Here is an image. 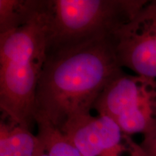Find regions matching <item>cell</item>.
Instances as JSON below:
<instances>
[{"instance_id": "obj_1", "label": "cell", "mask_w": 156, "mask_h": 156, "mask_svg": "<svg viewBox=\"0 0 156 156\" xmlns=\"http://www.w3.org/2000/svg\"><path fill=\"white\" fill-rule=\"evenodd\" d=\"M113 36L46 58L37 85L36 117L60 129L71 119L90 114L105 87L122 72Z\"/></svg>"}, {"instance_id": "obj_2", "label": "cell", "mask_w": 156, "mask_h": 156, "mask_svg": "<svg viewBox=\"0 0 156 156\" xmlns=\"http://www.w3.org/2000/svg\"><path fill=\"white\" fill-rule=\"evenodd\" d=\"M148 1L41 0L45 23L46 56L111 38Z\"/></svg>"}, {"instance_id": "obj_3", "label": "cell", "mask_w": 156, "mask_h": 156, "mask_svg": "<svg viewBox=\"0 0 156 156\" xmlns=\"http://www.w3.org/2000/svg\"><path fill=\"white\" fill-rule=\"evenodd\" d=\"M45 24L39 7L28 23L0 34V109L30 128L36 90L46 61Z\"/></svg>"}, {"instance_id": "obj_4", "label": "cell", "mask_w": 156, "mask_h": 156, "mask_svg": "<svg viewBox=\"0 0 156 156\" xmlns=\"http://www.w3.org/2000/svg\"><path fill=\"white\" fill-rule=\"evenodd\" d=\"M93 109L129 135L151 133L156 129V79L122 71L105 87Z\"/></svg>"}, {"instance_id": "obj_5", "label": "cell", "mask_w": 156, "mask_h": 156, "mask_svg": "<svg viewBox=\"0 0 156 156\" xmlns=\"http://www.w3.org/2000/svg\"><path fill=\"white\" fill-rule=\"evenodd\" d=\"M59 129L83 156H149L108 116H76Z\"/></svg>"}, {"instance_id": "obj_6", "label": "cell", "mask_w": 156, "mask_h": 156, "mask_svg": "<svg viewBox=\"0 0 156 156\" xmlns=\"http://www.w3.org/2000/svg\"><path fill=\"white\" fill-rule=\"evenodd\" d=\"M121 67L137 75L156 78V0L147 2L113 36Z\"/></svg>"}, {"instance_id": "obj_7", "label": "cell", "mask_w": 156, "mask_h": 156, "mask_svg": "<svg viewBox=\"0 0 156 156\" xmlns=\"http://www.w3.org/2000/svg\"><path fill=\"white\" fill-rule=\"evenodd\" d=\"M38 136L30 127L5 113L0 119V156H36L40 149Z\"/></svg>"}, {"instance_id": "obj_8", "label": "cell", "mask_w": 156, "mask_h": 156, "mask_svg": "<svg viewBox=\"0 0 156 156\" xmlns=\"http://www.w3.org/2000/svg\"><path fill=\"white\" fill-rule=\"evenodd\" d=\"M36 123L41 142L36 156H83L59 129L46 119L36 116Z\"/></svg>"}, {"instance_id": "obj_9", "label": "cell", "mask_w": 156, "mask_h": 156, "mask_svg": "<svg viewBox=\"0 0 156 156\" xmlns=\"http://www.w3.org/2000/svg\"><path fill=\"white\" fill-rule=\"evenodd\" d=\"M39 0H0V34L28 22L38 8Z\"/></svg>"}, {"instance_id": "obj_10", "label": "cell", "mask_w": 156, "mask_h": 156, "mask_svg": "<svg viewBox=\"0 0 156 156\" xmlns=\"http://www.w3.org/2000/svg\"><path fill=\"white\" fill-rule=\"evenodd\" d=\"M149 156H156V129L151 133L144 135L141 143Z\"/></svg>"}]
</instances>
